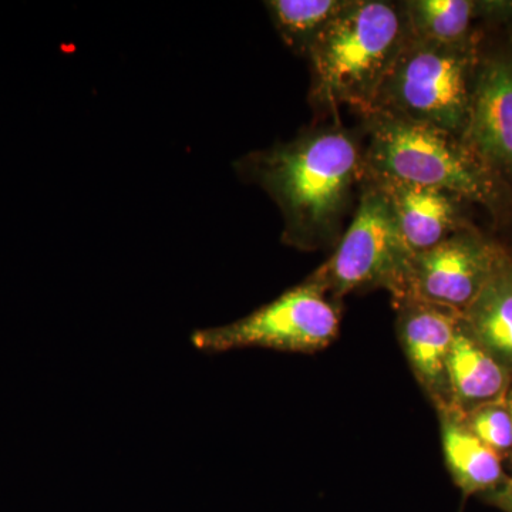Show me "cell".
I'll return each mask as SVG.
<instances>
[{"label": "cell", "mask_w": 512, "mask_h": 512, "mask_svg": "<svg viewBox=\"0 0 512 512\" xmlns=\"http://www.w3.org/2000/svg\"><path fill=\"white\" fill-rule=\"evenodd\" d=\"M237 167L281 211L282 242L301 251L340 241L353 188L365 177L363 153L340 126L316 128L288 143L248 154Z\"/></svg>", "instance_id": "6da1fadb"}, {"label": "cell", "mask_w": 512, "mask_h": 512, "mask_svg": "<svg viewBox=\"0 0 512 512\" xmlns=\"http://www.w3.org/2000/svg\"><path fill=\"white\" fill-rule=\"evenodd\" d=\"M369 143L366 178H390L451 192L484 208L498 224L512 221V191L463 138L382 113L363 116Z\"/></svg>", "instance_id": "7a4b0ae2"}, {"label": "cell", "mask_w": 512, "mask_h": 512, "mask_svg": "<svg viewBox=\"0 0 512 512\" xmlns=\"http://www.w3.org/2000/svg\"><path fill=\"white\" fill-rule=\"evenodd\" d=\"M409 36L402 3L349 0L309 50L313 103L370 113Z\"/></svg>", "instance_id": "3957f363"}, {"label": "cell", "mask_w": 512, "mask_h": 512, "mask_svg": "<svg viewBox=\"0 0 512 512\" xmlns=\"http://www.w3.org/2000/svg\"><path fill=\"white\" fill-rule=\"evenodd\" d=\"M483 37L466 45H443L410 32L370 113L463 136Z\"/></svg>", "instance_id": "277c9868"}, {"label": "cell", "mask_w": 512, "mask_h": 512, "mask_svg": "<svg viewBox=\"0 0 512 512\" xmlns=\"http://www.w3.org/2000/svg\"><path fill=\"white\" fill-rule=\"evenodd\" d=\"M339 311L308 279L228 325L195 330L191 345L208 355L242 349L313 353L339 335Z\"/></svg>", "instance_id": "5b68a950"}, {"label": "cell", "mask_w": 512, "mask_h": 512, "mask_svg": "<svg viewBox=\"0 0 512 512\" xmlns=\"http://www.w3.org/2000/svg\"><path fill=\"white\" fill-rule=\"evenodd\" d=\"M363 180L366 183L355 217L338 248L308 278L333 298L373 288L394 295L413 255L404 244L386 198L375 184Z\"/></svg>", "instance_id": "8992f818"}, {"label": "cell", "mask_w": 512, "mask_h": 512, "mask_svg": "<svg viewBox=\"0 0 512 512\" xmlns=\"http://www.w3.org/2000/svg\"><path fill=\"white\" fill-rule=\"evenodd\" d=\"M503 254L497 239L477 227L463 229L436 247L412 255L393 302L414 299L463 313Z\"/></svg>", "instance_id": "52a82bcc"}, {"label": "cell", "mask_w": 512, "mask_h": 512, "mask_svg": "<svg viewBox=\"0 0 512 512\" xmlns=\"http://www.w3.org/2000/svg\"><path fill=\"white\" fill-rule=\"evenodd\" d=\"M461 138L512 191V35L494 46L483 37Z\"/></svg>", "instance_id": "ba28073f"}, {"label": "cell", "mask_w": 512, "mask_h": 512, "mask_svg": "<svg viewBox=\"0 0 512 512\" xmlns=\"http://www.w3.org/2000/svg\"><path fill=\"white\" fill-rule=\"evenodd\" d=\"M394 305L400 345L417 382L436 409L451 407L447 357L463 313L414 299L397 301Z\"/></svg>", "instance_id": "9c48e42d"}, {"label": "cell", "mask_w": 512, "mask_h": 512, "mask_svg": "<svg viewBox=\"0 0 512 512\" xmlns=\"http://www.w3.org/2000/svg\"><path fill=\"white\" fill-rule=\"evenodd\" d=\"M366 178V177H363ZM389 204L404 244L412 254L427 251L463 229L476 227L468 202L451 192L390 178H366Z\"/></svg>", "instance_id": "30bf717a"}, {"label": "cell", "mask_w": 512, "mask_h": 512, "mask_svg": "<svg viewBox=\"0 0 512 512\" xmlns=\"http://www.w3.org/2000/svg\"><path fill=\"white\" fill-rule=\"evenodd\" d=\"M447 380L451 409L466 414L505 399L512 375L474 338L463 319L448 353Z\"/></svg>", "instance_id": "8fae6325"}, {"label": "cell", "mask_w": 512, "mask_h": 512, "mask_svg": "<svg viewBox=\"0 0 512 512\" xmlns=\"http://www.w3.org/2000/svg\"><path fill=\"white\" fill-rule=\"evenodd\" d=\"M437 413L448 473L464 500L498 490L510 477L503 458L471 433L457 410L444 407Z\"/></svg>", "instance_id": "7c38bea8"}, {"label": "cell", "mask_w": 512, "mask_h": 512, "mask_svg": "<svg viewBox=\"0 0 512 512\" xmlns=\"http://www.w3.org/2000/svg\"><path fill=\"white\" fill-rule=\"evenodd\" d=\"M402 5L413 36L443 45L481 39L498 8L497 0H410Z\"/></svg>", "instance_id": "4fadbf2b"}, {"label": "cell", "mask_w": 512, "mask_h": 512, "mask_svg": "<svg viewBox=\"0 0 512 512\" xmlns=\"http://www.w3.org/2000/svg\"><path fill=\"white\" fill-rule=\"evenodd\" d=\"M463 319L474 338L512 375V262L505 248L493 275L463 312Z\"/></svg>", "instance_id": "5bb4252c"}, {"label": "cell", "mask_w": 512, "mask_h": 512, "mask_svg": "<svg viewBox=\"0 0 512 512\" xmlns=\"http://www.w3.org/2000/svg\"><path fill=\"white\" fill-rule=\"evenodd\" d=\"M349 0H269L265 2L276 32L292 52L308 56L313 43Z\"/></svg>", "instance_id": "9a60e30c"}, {"label": "cell", "mask_w": 512, "mask_h": 512, "mask_svg": "<svg viewBox=\"0 0 512 512\" xmlns=\"http://www.w3.org/2000/svg\"><path fill=\"white\" fill-rule=\"evenodd\" d=\"M463 416L474 436L490 447L510 467L512 463V410L507 399L484 404Z\"/></svg>", "instance_id": "2e32d148"}, {"label": "cell", "mask_w": 512, "mask_h": 512, "mask_svg": "<svg viewBox=\"0 0 512 512\" xmlns=\"http://www.w3.org/2000/svg\"><path fill=\"white\" fill-rule=\"evenodd\" d=\"M481 500H483L485 504L497 508V510L512 512V474H510L508 480L505 481L498 490H495L494 493L485 495Z\"/></svg>", "instance_id": "e0dca14e"}, {"label": "cell", "mask_w": 512, "mask_h": 512, "mask_svg": "<svg viewBox=\"0 0 512 512\" xmlns=\"http://www.w3.org/2000/svg\"><path fill=\"white\" fill-rule=\"evenodd\" d=\"M505 399H507V402H508V404H510V407L512 410V384H511L510 390H508L507 397H505ZM508 473L512 474V463H511V466L508 467Z\"/></svg>", "instance_id": "ac0fdd59"}, {"label": "cell", "mask_w": 512, "mask_h": 512, "mask_svg": "<svg viewBox=\"0 0 512 512\" xmlns=\"http://www.w3.org/2000/svg\"><path fill=\"white\" fill-rule=\"evenodd\" d=\"M501 244L504 245L505 251H507L508 256H510L511 262H512V241L510 244H504V242H501Z\"/></svg>", "instance_id": "d6986e66"}]
</instances>
